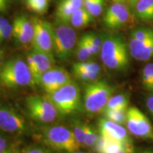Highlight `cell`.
Masks as SVG:
<instances>
[{
    "instance_id": "cell-43",
    "label": "cell",
    "mask_w": 153,
    "mask_h": 153,
    "mask_svg": "<svg viewBox=\"0 0 153 153\" xmlns=\"http://www.w3.org/2000/svg\"><path fill=\"white\" fill-rule=\"evenodd\" d=\"M67 153H90V152H79V151H75V152H67Z\"/></svg>"
},
{
    "instance_id": "cell-7",
    "label": "cell",
    "mask_w": 153,
    "mask_h": 153,
    "mask_svg": "<svg viewBox=\"0 0 153 153\" xmlns=\"http://www.w3.org/2000/svg\"><path fill=\"white\" fill-rule=\"evenodd\" d=\"M25 105L28 116L37 123H52L60 116L55 106L45 96H28L26 99Z\"/></svg>"
},
{
    "instance_id": "cell-31",
    "label": "cell",
    "mask_w": 153,
    "mask_h": 153,
    "mask_svg": "<svg viewBox=\"0 0 153 153\" xmlns=\"http://www.w3.org/2000/svg\"><path fill=\"white\" fill-rule=\"evenodd\" d=\"M153 76V63H149L147 64L143 68V75H142V82L143 85L145 89L148 87L149 84L152 79Z\"/></svg>"
},
{
    "instance_id": "cell-25",
    "label": "cell",
    "mask_w": 153,
    "mask_h": 153,
    "mask_svg": "<svg viewBox=\"0 0 153 153\" xmlns=\"http://www.w3.org/2000/svg\"><path fill=\"white\" fill-rule=\"evenodd\" d=\"M86 125L79 120L76 119L73 120L72 124V131L75 137L76 140L81 146H85V136H86Z\"/></svg>"
},
{
    "instance_id": "cell-1",
    "label": "cell",
    "mask_w": 153,
    "mask_h": 153,
    "mask_svg": "<svg viewBox=\"0 0 153 153\" xmlns=\"http://www.w3.org/2000/svg\"><path fill=\"white\" fill-rule=\"evenodd\" d=\"M125 38L118 33H106L102 36L101 58L110 70L123 72L129 66V54Z\"/></svg>"
},
{
    "instance_id": "cell-22",
    "label": "cell",
    "mask_w": 153,
    "mask_h": 153,
    "mask_svg": "<svg viewBox=\"0 0 153 153\" xmlns=\"http://www.w3.org/2000/svg\"><path fill=\"white\" fill-rule=\"evenodd\" d=\"M72 73L77 72H87L101 73V67L97 62L91 60L84 61L74 63L72 67Z\"/></svg>"
},
{
    "instance_id": "cell-42",
    "label": "cell",
    "mask_w": 153,
    "mask_h": 153,
    "mask_svg": "<svg viewBox=\"0 0 153 153\" xmlns=\"http://www.w3.org/2000/svg\"><path fill=\"white\" fill-rule=\"evenodd\" d=\"M114 3H126L128 2V0H111Z\"/></svg>"
},
{
    "instance_id": "cell-6",
    "label": "cell",
    "mask_w": 153,
    "mask_h": 153,
    "mask_svg": "<svg viewBox=\"0 0 153 153\" xmlns=\"http://www.w3.org/2000/svg\"><path fill=\"white\" fill-rule=\"evenodd\" d=\"M53 28L54 55L60 60H68L74 53L78 41L75 30L69 23L56 22Z\"/></svg>"
},
{
    "instance_id": "cell-41",
    "label": "cell",
    "mask_w": 153,
    "mask_h": 153,
    "mask_svg": "<svg viewBox=\"0 0 153 153\" xmlns=\"http://www.w3.org/2000/svg\"><path fill=\"white\" fill-rule=\"evenodd\" d=\"M146 89H147V90H148V91H153V76H152V79H151L150 84H149L148 87H147Z\"/></svg>"
},
{
    "instance_id": "cell-40",
    "label": "cell",
    "mask_w": 153,
    "mask_h": 153,
    "mask_svg": "<svg viewBox=\"0 0 153 153\" xmlns=\"http://www.w3.org/2000/svg\"><path fill=\"white\" fill-rule=\"evenodd\" d=\"M137 1H138V0H128V3L130 4V7H131V9L133 11L134 9V7H135V4L137 3Z\"/></svg>"
},
{
    "instance_id": "cell-37",
    "label": "cell",
    "mask_w": 153,
    "mask_h": 153,
    "mask_svg": "<svg viewBox=\"0 0 153 153\" xmlns=\"http://www.w3.org/2000/svg\"><path fill=\"white\" fill-rule=\"evenodd\" d=\"M146 104L147 106H148L149 111L151 113V114H152L153 116V95L148 97V100H147Z\"/></svg>"
},
{
    "instance_id": "cell-18",
    "label": "cell",
    "mask_w": 153,
    "mask_h": 153,
    "mask_svg": "<svg viewBox=\"0 0 153 153\" xmlns=\"http://www.w3.org/2000/svg\"><path fill=\"white\" fill-rule=\"evenodd\" d=\"M94 21V16L89 14V12L85 7H82L77 9L72 15L70 20V24L74 28L79 29L89 26Z\"/></svg>"
},
{
    "instance_id": "cell-21",
    "label": "cell",
    "mask_w": 153,
    "mask_h": 153,
    "mask_svg": "<svg viewBox=\"0 0 153 153\" xmlns=\"http://www.w3.org/2000/svg\"><path fill=\"white\" fill-rule=\"evenodd\" d=\"M128 108H120V109H104V113L106 119L114 122V123L124 125L126 123Z\"/></svg>"
},
{
    "instance_id": "cell-35",
    "label": "cell",
    "mask_w": 153,
    "mask_h": 153,
    "mask_svg": "<svg viewBox=\"0 0 153 153\" xmlns=\"http://www.w3.org/2000/svg\"><path fill=\"white\" fill-rule=\"evenodd\" d=\"M9 0H0V13H5L8 10Z\"/></svg>"
},
{
    "instance_id": "cell-8",
    "label": "cell",
    "mask_w": 153,
    "mask_h": 153,
    "mask_svg": "<svg viewBox=\"0 0 153 153\" xmlns=\"http://www.w3.org/2000/svg\"><path fill=\"white\" fill-rule=\"evenodd\" d=\"M32 19L34 24V35L31 45L33 50L54 55L53 24L38 16H33Z\"/></svg>"
},
{
    "instance_id": "cell-9",
    "label": "cell",
    "mask_w": 153,
    "mask_h": 153,
    "mask_svg": "<svg viewBox=\"0 0 153 153\" xmlns=\"http://www.w3.org/2000/svg\"><path fill=\"white\" fill-rule=\"evenodd\" d=\"M126 126L133 135L153 142V126L147 116L137 107L128 108Z\"/></svg>"
},
{
    "instance_id": "cell-38",
    "label": "cell",
    "mask_w": 153,
    "mask_h": 153,
    "mask_svg": "<svg viewBox=\"0 0 153 153\" xmlns=\"http://www.w3.org/2000/svg\"><path fill=\"white\" fill-rule=\"evenodd\" d=\"M4 51L2 49L0 48V72L4 65Z\"/></svg>"
},
{
    "instance_id": "cell-36",
    "label": "cell",
    "mask_w": 153,
    "mask_h": 153,
    "mask_svg": "<svg viewBox=\"0 0 153 153\" xmlns=\"http://www.w3.org/2000/svg\"><path fill=\"white\" fill-rule=\"evenodd\" d=\"M10 24L7 19L3 16H0V33H1L8 25Z\"/></svg>"
},
{
    "instance_id": "cell-17",
    "label": "cell",
    "mask_w": 153,
    "mask_h": 153,
    "mask_svg": "<svg viewBox=\"0 0 153 153\" xmlns=\"http://www.w3.org/2000/svg\"><path fill=\"white\" fill-rule=\"evenodd\" d=\"M84 6V0H62L55 11L56 22L69 23L72 15Z\"/></svg>"
},
{
    "instance_id": "cell-19",
    "label": "cell",
    "mask_w": 153,
    "mask_h": 153,
    "mask_svg": "<svg viewBox=\"0 0 153 153\" xmlns=\"http://www.w3.org/2000/svg\"><path fill=\"white\" fill-rule=\"evenodd\" d=\"M133 11L140 20L143 22L153 21V0H138Z\"/></svg>"
},
{
    "instance_id": "cell-4",
    "label": "cell",
    "mask_w": 153,
    "mask_h": 153,
    "mask_svg": "<svg viewBox=\"0 0 153 153\" xmlns=\"http://www.w3.org/2000/svg\"><path fill=\"white\" fill-rule=\"evenodd\" d=\"M41 137L45 144L53 150L72 152L80 148L73 132L65 126L52 125L41 128Z\"/></svg>"
},
{
    "instance_id": "cell-16",
    "label": "cell",
    "mask_w": 153,
    "mask_h": 153,
    "mask_svg": "<svg viewBox=\"0 0 153 153\" xmlns=\"http://www.w3.org/2000/svg\"><path fill=\"white\" fill-rule=\"evenodd\" d=\"M34 62V70L32 72L36 84L38 85L40 77L44 72L55 66L54 55L32 50L28 53Z\"/></svg>"
},
{
    "instance_id": "cell-12",
    "label": "cell",
    "mask_w": 153,
    "mask_h": 153,
    "mask_svg": "<svg viewBox=\"0 0 153 153\" xmlns=\"http://www.w3.org/2000/svg\"><path fill=\"white\" fill-rule=\"evenodd\" d=\"M12 37L17 45L27 46L33 42L34 24L32 17L20 14L15 17L12 24Z\"/></svg>"
},
{
    "instance_id": "cell-20",
    "label": "cell",
    "mask_w": 153,
    "mask_h": 153,
    "mask_svg": "<svg viewBox=\"0 0 153 153\" xmlns=\"http://www.w3.org/2000/svg\"><path fill=\"white\" fill-rule=\"evenodd\" d=\"M85 38L89 53L91 56L98 55L101 52V45H102V38L99 37L94 32H87L82 35Z\"/></svg>"
},
{
    "instance_id": "cell-26",
    "label": "cell",
    "mask_w": 153,
    "mask_h": 153,
    "mask_svg": "<svg viewBox=\"0 0 153 153\" xmlns=\"http://www.w3.org/2000/svg\"><path fill=\"white\" fill-rule=\"evenodd\" d=\"M74 54L79 62H84L89 59L91 55L89 53V48H88L86 41L83 36L78 40L76 43Z\"/></svg>"
},
{
    "instance_id": "cell-15",
    "label": "cell",
    "mask_w": 153,
    "mask_h": 153,
    "mask_svg": "<svg viewBox=\"0 0 153 153\" xmlns=\"http://www.w3.org/2000/svg\"><path fill=\"white\" fill-rule=\"evenodd\" d=\"M128 48L133 58L140 61H147L153 57V36L138 41L131 38Z\"/></svg>"
},
{
    "instance_id": "cell-28",
    "label": "cell",
    "mask_w": 153,
    "mask_h": 153,
    "mask_svg": "<svg viewBox=\"0 0 153 153\" xmlns=\"http://www.w3.org/2000/svg\"><path fill=\"white\" fill-rule=\"evenodd\" d=\"M99 135L97 133L94 128L90 125H86V136L85 146L87 148H94L98 140Z\"/></svg>"
},
{
    "instance_id": "cell-30",
    "label": "cell",
    "mask_w": 153,
    "mask_h": 153,
    "mask_svg": "<svg viewBox=\"0 0 153 153\" xmlns=\"http://www.w3.org/2000/svg\"><path fill=\"white\" fill-rule=\"evenodd\" d=\"M74 76L78 80L81 82H86L87 84L99 80L100 74L96 72H73Z\"/></svg>"
},
{
    "instance_id": "cell-2",
    "label": "cell",
    "mask_w": 153,
    "mask_h": 153,
    "mask_svg": "<svg viewBox=\"0 0 153 153\" xmlns=\"http://www.w3.org/2000/svg\"><path fill=\"white\" fill-rule=\"evenodd\" d=\"M0 84L9 89L36 85L27 62L20 56L11 57L4 63L0 72Z\"/></svg>"
},
{
    "instance_id": "cell-11",
    "label": "cell",
    "mask_w": 153,
    "mask_h": 153,
    "mask_svg": "<svg viewBox=\"0 0 153 153\" xmlns=\"http://www.w3.org/2000/svg\"><path fill=\"white\" fill-rule=\"evenodd\" d=\"M72 81L70 74L65 69L54 66L42 74L39 85L46 94H51Z\"/></svg>"
},
{
    "instance_id": "cell-14",
    "label": "cell",
    "mask_w": 153,
    "mask_h": 153,
    "mask_svg": "<svg viewBox=\"0 0 153 153\" xmlns=\"http://www.w3.org/2000/svg\"><path fill=\"white\" fill-rule=\"evenodd\" d=\"M99 134L106 138L126 143H133L127 130L122 125L105 118H100L98 122Z\"/></svg>"
},
{
    "instance_id": "cell-5",
    "label": "cell",
    "mask_w": 153,
    "mask_h": 153,
    "mask_svg": "<svg viewBox=\"0 0 153 153\" xmlns=\"http://www.w3.org/2000/svg\"><path fill=\"white\" fill-rule=\"evenodd\" d=\"M114 91V87L104 80L87 84L82 100L84 109L90 114L103 112Z\"/></svg>"
},
{
    "instance_id": "cell-39",
    "label": "cell",
    "mask_w": 153,
    "mask_h": 153,
    "mask_svg": "<svg viewBox=\"0 0 153 153\" xmlns=\"http://www.w3.org/2000/svg\"><path fill=\"white\" fill-rule=\"evenodd\" d=\"M1 153H21V151L14 147H9L7 150Z\"/></svg>"
},
{
    "instance_id": "cell-44",
    "label": "cell",
    "mask_w": 153,
    "mask_h": 153,
    "mask_svg": "<svg viewBox=\"0 0 153 153\" xmlns=\"http://www.w3.org/2000/svg\"><path fill=\"white\" fill-rule=\"evenodd\" d=\"M141 153H153V152L152 151H144V152H141Z\"/></svg>"
},
{
    "instance_id": "cell-24",
    "label": "cell",
    "mask_w": 153,
    "mask_h": 153,
    "mask_svg": "<svg viewBox=\"0 0 153 153\" xmlns=\"http://www.w3.org/2000/svg\"><path fill=\"white\" fill-rule=\"evenodd\" d=\"M28 10L38 15H43L48 9V0H26Z\"/></svg>"
},
{
    "instance_id": "cell-10",
    "label": "cell",
    "mask_w": 153,
    "mask_h": 153,
    "mask_svg": "<svg viewBox=\"0 0 153 153\" xmlns=\"http://www.w3.org/2000/svg\"><path fill=\"white\" fill-rule=\"evenodd\" d=\"M0 130L6 133L23 135L28 131L26 120L11 106L0 104Z\"/></svg>"
},
{
    "instance_id": "cell-29",
    "label": "cell",
    "mask_w": 153,
    "mask_h": 153,
    "mask_svg": "<svg viewBox=\"0 0 153 153\" xmlns=\"http://www.w3.org/2000/svg\"><path fill=\"white\" fill-rule=\"evenodd\" d=\"M153 36V28L150 27H140L134 29L131 33V38L142 41Z\"/></svg>"
},
{
    "instance_id": "cell-27",
    "label": "cell",
    "mask_w": 153,
    "mask_h": 153,
    "mask_svg": "<svg viewBox=\"0 0 153 153\" xmlns=\"http://www.w3.org/2000/svg\"><path fill=\"white\" fill-rule=\"evenodd\" d=\"M105 0H84L83 7L94 17L99 16L104 10Z\"/></svg>"
},
{
    "instance_id": "cell-3",
    "label": "cell",
    "mask_w": 153,
    "mask_h": 153,
    "mask_svg": "<svg viewBox=\"0 0 153 153\" xmlns=\"http://www.w3.org/2000/svg\"><path fill=\"white\" fill-rule=\"evenodd\" d=\"M45 97L53 103L60 116L74 114L83 108L80 88L73 80L54 92L46 94Z\"/></svg>"
},
{
    "instance_id": "cell-34",
    "label": "cell",
    "mask_w": 153,
    "mask_h": 153,
    "mask_svg": "<svg viewBox=\"0 0 153 153\" xmlns=\"http://www.w3.org/2000/svg\"><path fill=\"white\" fill-rule=\"evenodd\" d=\"M118 153H134V147L133 143H126Z\"/></svg>"
},
{
    "instance_id": "cell-33",
    "label": "cell",
    "mask_w": 153,
    "mask_h": 153,
    "mask_svg": "<svg viewBox=\"0 0 153 153\" xmlns=\"http://www.w3.org/2000/svg\"><path fill=\"white\" fill-rule=\"evenodd\" d=\"M8 148V142H7V138L0 134V153L3 152Z\"/></svg>"
},
{
    "instance_id": "cell-32",
    "label": "cell",
    "mask_w": 153,
    "mask_h": 153,
    "mask_svg": "<svg viewBox=\"0 0 153 153\" xmlns=\"http://www.w3.org/2000/svg\"><path fill=\"white\" fill-rule=\"evenodd\" d=\"M12 24H9L8 26L1 32V38H2L3 41H4V40L8 39V38L11 37V36H12Z\"/></svg>"
},
{
    "instance_id": "cell-13",
    "label": "cell",
    "mask_w": 153,
    "mask_h": 153,
    "mask_svg": "<svg viewBox=\"0 0 153 153\" xmlns=\"http://www.w3.org/2000/svg\"><path fill=\"white\" fill-rule=\"evenodd\" d=\"M130 9L125 3H114L108 7L104 16V24L110 30L124 27L130 19Z\"/></svg>"
},
{
    "instance_id": "cell-45",
    "label": "cell",
    "mask_w": 153,
    "mask_h": 153,
    "mask_svg": "<svg viewBox=\"0 0 153 153\" xmlns=\"http://www.w3.org/2000/svg\"><path fill=\"white\" fill-rule=\"evenodd\" d=\"M3 41L2 40V38H1V33H0V43H1V42Z\"/></svg>"
},
{
    "instance_id": "cell-23",
    "label": "cell",
    "mask_w": 153,
    "mask_h": 153,
    "mask_svg": "<svg viewBox=\"0 0 153 153\" xmlns=\"http://www.w3.org/2000/svg\"><path fill=\"white\" fill-rule=\"evenodd\" d=\"M129 104L128 98L124 94L113 96L108 100L105 109H120L128 108Z\"/></svg>"
}]
</instances>
